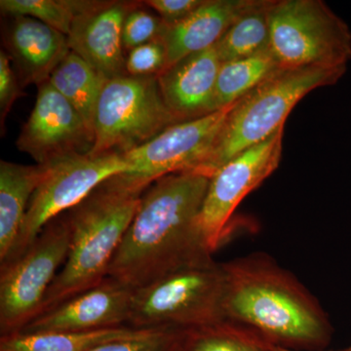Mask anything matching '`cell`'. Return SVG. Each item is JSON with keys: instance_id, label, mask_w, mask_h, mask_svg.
<instances>
[{"instance_id": "8", "label": "cell", "mask_w": 351, "mask_h": 351, "mask_svg": "<svg viewBox=\"0 0 351 351\" xmlns=\"http://www.w3.org/2000/svg\"><path fill=\"white\" fill-rule=\"evenodd\" d=\"M71 246L66 215L53 219L19 257L0 265V334L22 331L39 315Z\"/></svg>"}, {"instance_id": "11", "label": "cell", "mask_w": 351, "mask_h": 351, "mask_svg": "<svg viewBox=\"0 0 351 351\" xmlns=\"http://www.w3.org/2000/svg\"><path fill=\"white\" fill-rule=\"evenodd\" d=\"M230 107L168 127L145 144L123 154L133 171L121 177L145 191L165 176L196 170L206 161L221 130Z\"/></svg>"}, {"instance_id": "6", "label": "cell", "mask_w": 351, "mask_h": 351, "mask_svg": "<svg viewBox=\"0 0 351 351\" xmlns=\"http://www.w3.org/2000/svg\"><path fill=\"white\" fill-rule=\"evenodd\" d=\"M269 50L281 69H346L351 29L322 0H272Z\"/></svg>"}, {"instance_id": "24", "label": "cell", "mask_w": 351, "mask_h": 351, "mask_svg": "<svg viewBox=\"0 0 351 351\" xmlns=\"http://www.w3.org/2000/svg\"><path fill=\"white\" fill-rule=\"evenodd\" d=\"M270 345L244 328L225 323L186 332L182 351H271Z\"/></svg>"}, {"instance_id": "25", "label": "cell", "mask_w": 351, "mask_h": 351, "mask_svg": "<svg viewBox=\"0 0 351 351\" xmlns=\"http://www.w3.org/2000/svg\"><path fill=\"white\" fill-rule=\"evenodd\" d=\"M186 332L138 330L133 336L96 346L88 351H182Z\"/></svg>"}, {"instance_id": "17", "label": "cell", "mask_w": 351, "mask_h": 351, "mask_svg": "<svg viewBox=\"0 0 351 351\" xmlns=\"http://www.w3.org/2000/svg\"><path fill=\"white\" fill-rule=\"evenodd\" d=\"M7 29L5 44L24 85L49 82L58 64L69 54L68 36L40 21L15 16Z\"/></svg>"}, {"instance_id": "3", "label": "cell", "mask_w": 351, "mask_h": 351, "mask_svg": "<svg viewBox=\"0 0 351 351\" xmlns=\"http://www.w3.org/2000/svg\"><path fill=\"white\" fill-rule=\"evenodd\" d=\"M144 191L117 176L64 213L71 228L69 255L51 284L39 315L107 278Z\"/></svg>"}, {"instance_id": "20", "label": "cell", "mask_w": 351, "mask_h": 351, "mask_svg": "<svg viewBox=\"0 0 351 351\" xmlns=\"http://www.w3.org/2000/svg\"><path fill=\"white\" fill-rule=\"evenodd\" d=\"M137 332L127 326L90 332H18L1 336L0 351H88Z\"/></svg>"}, {"instance_id": "1", "label": "cell", "mask_w": 351, "mask_h": 351, "mask_svg": "<svg viewBox=\"0 0 351 351\" xmlns=\"http://www.w3.org/2000/svg\"><path fill=\"white\" fill-rule=\"evenodd\" d=\"M209 181L207 175L191 170L152 182L108 277L137 290L179 267L211 258L197 226Z\"/></svg>"}, {"instance_id": "7", "label": "cell", "mask_w": 351, "mask_h": 351, "mask_svg": "<svg viewBox=\"0 0 351 351\" xmlns=\"http://www.w3.org/2000/svg\"><path fill=\"white\" fill-rule=\"evenodd\" d=\"M180 122L164 103L156 75L108 80L94 117L89 156L125 154Z\"/></svg>"}, {"instance_id": "15", "label": "cell", "mask_w": 351, "mask_h": 351, "mask_svg": "<svg viewBox=\"0 0 351 351\" xmlns=\"http://www.w3.org/2000/svg\"><path fill=\"white\" fill-rule=\"evenodd\" d=\"M131 6L101 1L76 19L68 36L69 49L108 80L127 75L122 29Z\"/></svg>"}, {"instance_id": "10", "label": "cell", "mask_w": 351, "mask_h": 351, "mask_svg": "<svg viewBox=\"0 0 351 351\" xmlns=\"http://www.w3.org/2000/svg\"><path fill=\"white\" fill-rule=\"evenodd\" d=\"M283 136L284 128L263 143L240 152L210 178L197 226L211 253L225 239L230 219L242 200L278 168Z\"/></svg>"}, {"instance_id": "4", "label": "cell", "mask_w": 351, "mask_h": 351, "mask_svg": "<svg viewBox=\"0 0 351 351\" xmlns=\"http://www.w3.org/2000/svg\"><path fill=\"white\" fill-rule=\"evenodd\" d=\"M346 69H280L230 108L206 161L197 171L211 176L240 152L285 128L286 120L306 95L331 86Z\"/></svg>"}, {"instance_id": "31", "label": "cell", "mask_w": 351, "mask_h": 351, "mask_svg": "<svg viewBox=\"0 0 351 351\" xmlns=\"http://www.w3.org/2000/svg\"><path fill=\"white\" fill-rule=\"evenodd\" d=\"M346 350L351 351V346H350V348H346Z\"/></svg>"}, {"instance_id": "2", "label": "cell", "mask_w": 351, "mask_h": 351, "mask_svg": "<svg viewBox=\"0 0 351 351\" xmlns=\"http://www.w3.org/2000/svg\"><path fill=\"white\" fill-rule=\"evenodd\" d=\"M228 323L287 348H322L331 339L326 314L311 293L271 258L252 255L223 263Z\"/></svg>"}, {"instance_id": "27", "label": "cell", "mask_w": 351, "mask_h": 351, "mask_svg": "<svg viewBox=\"0 0 351 351\" xmlns=\"http://www.w3.org/2000/svg\"><path fill=\"white\" fill-rule=\"evenodd\" d=\"M166 63L165 46L160 38H157L130 51L126 59V73L131 76H157L165 69Z\"/></svg>"}, {"instance_id": "23", "label": "cell", "mask_w": 351, "mask_h": 351, "mask_svg": "<svg viewBox=\"0 0 351 351\" xmlns=\"http://www.w3.org/2000/svg\"><path fill=\"white\" fill-rule=\"evenodd\" d=\"M101 1L84 0H1L6 15L25 16L40 21L68 36L76 19L100 5Z\"/></svg>"}, {"instance_id": "28", "label": "cell", "mask_w": 351, "mask_h": 351, "mask_svg": "<svg viewBox=\"0 0 351 351\" xmlns=\"http://www.w3.org/2000/svg\"><path fill=\"white\" fill-rule=\"evenodd\" d=\"M10 57L5 51L0 52V113L3 123L13 104L21 97L19 78L11 66Z\"/></svg>"}, {"instance_id": "14", "label": "cell", "mask_w": 351, "mask_h": 351, "mask_svg": "<svg viewBox=\"0 0 351 351\" xmlns=\"http://www.w3.org/2000/svg\"><path fill=\"white\" fill-rule=\"evenodd\" d=\"M221 64L213 46L182 58L157 75L164 103L180 122L218 110L215 95Z\"/></svg>"}, {"instance_id": "21", "label": "cell", "mask_w": 351, "mask_h": 351, "mask_svg": "<svg viewBox=\"0 0 351 351\" xmlns=\"http://www.w3.org/2000/svg\"><path fill=\"white\" fill-rule=\"evenodd\" d=\"M280 69L269 49L243 59L223 62L217 77V110L234 105Z\"/></svg>"}, {"instance_id": "30", "label": "cell", "mask_w": 351, "mask_h": 351, "mask_svg": "<svg viewBox=\"0 0 351 351\" xmlns=\"http://www.w3.org/2000/svg\"><path fill=\"white\" fill-rule=\"evenodd\" d=\"M270 350L271 351H298L292 350V348H283V346L270 345ZM341 351H348L346 350Z\"/></svg>"}, {"instance_id": "12", "label": "cell", "mask_w": 351, "mask_h": 351, "mask_svg": "<svg viewBox=\"0 0 351 351\" xmlns=\"http://www.w3.org/2000/svg\"><path fill=\"white\" fill-rule=\"evenodd\" d=\"M38 98L23 126L18 149L46 165L76 154H88L94 133L64 97L49 82L38 86Z\"/></svg>"}, {"instance_id": "13", "label": "cell", "mask_w": 351, "mask_h": 351, "mask_svg": "<svg viewBox=\"0 0 351 351\" xmlns=\"http://www.w3.org/2000/svg\"><path fill=\"white\" fill-rule=\"evenodd\" d=\"M134 292L107 277L94 288L41 314L21 332H90L128 327Z\"/></svg>"}, {"instance_id": "26", "label": "cell", "mask_w": 351, "mask_h": 351, "mask_svg": "<svg viewBox=\"0 0 351 351\" xmlns=\"http://www.w3.org/2000/svg\"><path fill=\"white\" fill-rule=\"evenodd\" d=\"M163 20L140 9H131L124 20L122 41L124 48L134 49L160 38Z\"/></svg>"}, {"instance_id": "9", "label": "cell", "mask_w": 351, "mask_h": 351, "mask_svg": "<svg viewBox=\"0 0 351 351\" xmlns=\"http://www.w3.org/2000/svg\"><path fill=\"white\" fill-rule=\"evenodd\" d=\"M44 166L43 179L29 201L19 239L4 263L22 255L48 223L77 206L104 182L133 171L122 154H76Z\"/></svg>"}, {"instance_id": "22", "label": "cell", "mask_w": 351, "mask_h": 351, "mask_svg": "<svg viewBox=\"0 0 351 351\" xmlns=\"http://www.w3.org/2000/svg\"><path fill=\"white\" fill-rule=\"evenodd\" d=\"M272 0L235 21L221 36L215 49L223 62L243 59L269 49V8Z\"/></svg>"}, {"instance_id": "5", "label": "cell", "mask_w": 351, "mask_h": 351, "mask_svg": "<svg viewBox=\"0 0 351 351\" xmlns=\"http://www.w3.org/2000/svg\"><path fill=\"white\" fill-rule=\"evenodd\" d=\"M226 291L223 263H189L135 290L128 327L188 332L225 324Z\"/></svg>"}, {"instance_id": "18", "label": "cell", "mask_w": 351, "mask_h": 351, "mask_svg": "<svg viewBox=\"0 0 351 351\" xmlns=\"http://www.w3.org/2000/svg\"><path fill=\"white\" fill-rule=\"evenodd\" d=\"M45 166L0 162V263L19 239L29 201L43 179Z\"/></svg>"}, {"instance_id": "29", "label": "cell", "mask_w": 351, "mask_h": 351, "mask_svg": "<svg viewBox=\"0 0 351 351\" xmlns=\"http://www.w3.org/2000/svg\"><path fill=\"white\" fill-rule=\"evenodd\" d=\"M205 0H149L145 3L154 8L167 25L182 22L199 8Z\"/></svg>"}, {"instance_id": "19", "label": "cell", "mask_w": 351, "mask_h": 351, "mask_svg": "<svg viewBox=\"0 0 351 351\" xmlns=\"http://www.w3.org/2000/svg\"><path fill=\"white\" fill-rule=\"evenodd\" d=\"M108 80L82 57L69 51L53 71L49 83L77 110L94 133L95 112Z\"/></svg>"}, {"instance_id": "16", "label": "cell", "mask_w": 351, "mask_h": 351, "mask_svg": "<svg viewBox=\"0 0 351 351\" xmlns=\"http://www.w3.org/2000/svg\"><path fill=\"white\" fill-rule=\"evenodd\" d=\"M265 0H205L186 19L175 25L164 23L160 39L169 68L189 55L213 47L235 21Z\"/></svg>"}]
</instances>
